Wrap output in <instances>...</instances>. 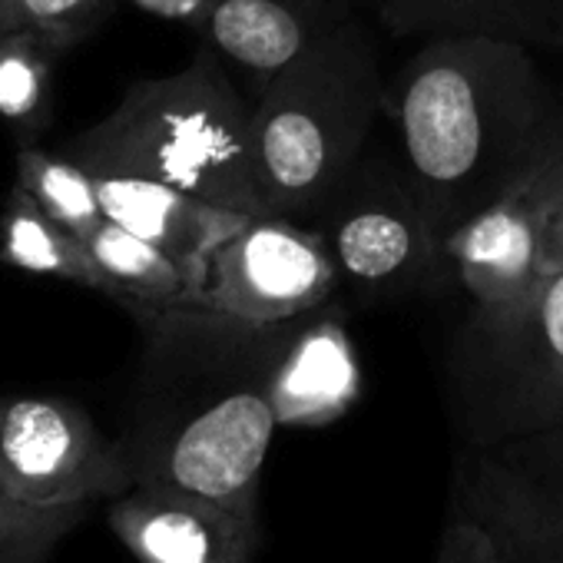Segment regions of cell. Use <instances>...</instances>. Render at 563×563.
Segmentation results:
<instances>
[{"mask_svg":"<svg viewBox=\"0 0 563 563\" xmlns=\"http://www.w3.org/2000/svg\"><path fill=\"white\" fill-rule=\"evenodd\" d=\"M143 355L120 438L133 484L183 490L258 517L278 428L272 375L292 322H245L209 306L136 312Z\"/></svg>","mask_w":563,"mask_h":563,"instance_id":"6da1fadb","label":"cell"},{"mask_svg":"<svg viewBox=\"0 0 563 563\" xmlns=\"http://www.w3.org/2000/svg\"><path fill=\"white\" fill-rule=\"evenodd\" d=\"M398 159L444 242L563 150V103L533 51L481 34H438L391 97Z\"/></svg>","mask_w":563,"mask_h":563,"instance_id":"7a4b0ae2","label":"cell"},{"mask_svg":"<svg viewBox=\"0 0 563 563\" xmlns=\"http://www.w3.org/2000/svg\"><path fill=\"white\" fill-rule=\"evenodd\" d=\"M93 176H140L216 206L265 216L255 176L252 103L222 57L199 51L183 70L133 84L64 153Z\"/></svg>","mask_w":563,"mask_h":563,"instance_id":"3957f363","label":"cell"},{"mask_svg":"<svg viewBox=\"0 0 563 563\" xmlns=\"http://www.w3.org/2000/svg\"><path fill=\"white\" fill-rule=\"evenodd\" d=\"M382 74L368 34L335 21L252 103L255 176L265 216L312 222L368 153Z\"/></svg>","mask_w":563,"mask_h":563,"instance_id":"277c9868","label":"cell"},{"mask_svg":"<svg viewBox=\"0 0 563 563\" xmlns=\"http://www.w3.org/2000/svg\"><path fill=\"white\" fill-rule=\"evenodd\" d=\"M461 448H497L563 424V272L514 306H471L444 355Z\"/></svg>","mask_w":563,"mask_h":563,"instance_id":"5b68a950","label":"cell"},{"mask_svg":"<svg viewBox=\"0 0 563 563\" xmlns=\"http://www.w3.org/2000/svg\"><path fill=\"white\" fill-rule=\"evenodd\" d=\"M329 245L339 278L365 299H401L441 272L434 235L401 159L362 156L309 222Z\"/></svg>","mask_w":563,"mask_h":563,"instance_id":"8992f818","label":"cell"},{"mask_svg":"<svg viewBox=\"0 0 563 563\" xmlns=\"http://www.w3.org/2000/svg\"><path fill=\"white\" fill-rule=\"evenodd\" d=\"M0 481L34 504H93L133 487L123 444L64 398L0 395Z\"/></svg>","mask_w":563,"mask_h":563,"instance_id":"52a82bcc","label":"cell"},{"mask_svg":"<svg viewBox=\"0 0 563 563\" xmlns=\"http://www.w3.org/2000/svg\"><path fill=\"white\" fill-rule=\"evenodd\" d=\"M335 286V262L312 225L252 216L216 249L199 306L268 325L332 302Z\"/></svg>","mask_w":563,"mask_h":563,"instance_id":"ba28073f","label":"cell"},{"mask_svg":"<svg viewBox=\"0 0 563 563\" xmlns=\"http://www.w3.org/2000/svg\"><path fill=\"white\" fill-rule=\"evenodd\" d=\"M110 530L140 563H252L262 540L258 517L150 484L113 497Z\"/></svg>","mask_w":563,"mask_h":563,"instance_id":"9c48e42d","label":"cell"},{"mask_svg":"<svg viewBox=\"0 0 563 563\" xmlns=\"http://www.w3.org/2000/svg\"><path fill=\"white\" fill-rule=\"evenodd\" d=\"M441 272L481 309L523 302L540 286L547 275L537 255V173L441 242Z\"/></svg>","mask_w":563,"mask_h":563,"instance_id":"30bf717a","label":"cell"},{"mask_svg":"<svg viewBox=\"0 0 563 563\" xmlns=\"http://www.w3.org/2000/svg\"><path fill=\"white\" fill-rule=\"evenodd\" d=\"M103 216L163 249L192 282L206 289L216 249L252 216L216 206L176 186L140 176H97Z\"/></svg>","mask_w":563,"mask_h":563,"instance_id":"8fae6325","label":"cell"},{"mask_svg":"<svg viewBox=\"0 0 563 563\" xmlns=\"http://www.w3.org/2000/svg\"><path fill=\"white\" fill-rule=\"evenodd\" d=\"M358 388V355L342 322V309L325 302L299 316L272 375L278 428L329 424L355 405Z\"/></svg>","mask_w":563,"mask_h":563,"instance_id":"7c38bea8","label":"cell"},{"mask_svg":"<svg viewBox=\"0 0 563 563\" xmlns=\"http://www.w3.org/2000/svg\"><path fill=\"white\" fill-rule=\"evenodd\" d=\"M451 497L487 527L500 563H563V520L490 448H461Z\"/></svg>","mask_w":563,"mask_h":563,"instance_id":"4fadbf2b","label":"cell"},{"mask_svg":"<svg viewBox=\"0 0 563 563\" xmlns=\"http://www.w3.org/2000/svg\"><path fill=\"white\" fill-rule=\"evenodd\" d=\"M332 24L325 0H216L199 31L262 90Z\"/></svg>","mask_w":563,"mask_h":563,"instance_id":"5bb4252c","label":"cell"},{"mask_svg":"<svg viewBox=\"0 0 563 563\" xmlns=\"http://www.w3.org/2000/svg\"><path fill=\"white\" fill-rule=\"evenodd\" d=\"M405 37L481 34L527 51H563V0H375Z\"/></svg>","mask_w":563,"mask_h":563,"instance_id":"9a60e30c","label":"cell"},{"mask_svg":"<svg viewBox=\"0 0 563 563\" xmlns=\"http://www.w3.org/2000/svg\"><path fill=\"white\" fill-rule=\"evenodd\" d=\"M87 249L107 275L113 299H123L133 312L199 306L202 292L196 282L153 242L103 219L87 239Z\"/></svg>","mask_w":563,"mask_h":563,"instance_id":"2e32d148","label":"cell"},{"mask_svg":"<svg viewBox=\"0 0 563 563\" xmlns=\"http://www.w3.org/2000/svg\"><path fill=\"white\" fill-rule=\"evenodd\" d=\"M0 262H8L21 272L54 275L97 289L103 296H113L110 282L93 262L87 242L70 229H64L57 219H51L21 183L8 196L4 212H0Z\"/></svg>","mask_w":563,"mask_h":563,"instance_id":"e0dca14e","label":"cell"},{"mask_svg":"<svg viewBox=\"0 0 563 563\" xmlns=\"http://www.w3.org/2000/svg\"><path fill=\"white\" fill-rule=\"evenodd\" d=\"M18 183L51 219H57L80 239H87L107 219L97 192V176L70 156H57L41 146H24L18 153Z\"/></svg>","mask_w":563,"mask_h":563,"instance_id":"ac0fdd59","label":"cell"},{"mask_svg":"<svg viewBox=\"0 0 563 563\" xmlns=\"http://www.w3.org/2000/svg\"><path fill=\"white\" fill-rule=\"evenodd\" d=\"M57 54L31 31H0V117L24 130L47 123Z\"/></svg>","mask_w":563,"mask_h":563,"instance_id":"d6986e66","label":"cell"},{"mask_svg":"<svg viewBox=\"0 0 563 563\" xmlns=\"http://www.w3.org/2000/svg\"><path fill=\"white\" fill-rule=\"evenodd\" d=\"M90 504H34L0 481V563H44Z\"/></svg>","mask_w":563,"mask_h":563,"instance_id":"ffe728a7","label":"cell"},{"mask_svg":"<svg viewBox=\"0 0 563 563\" xmlns=\"http://www.w3.org/2000/svg\"><path fill=\"white\" fill-rule=\"evenodd\" d=\"M113 8V0H4L11 31H31L57 51L84 41Z\"/></svg>","mask_w":563,"mask_h":563,"instance_id":"44dd1931","label":"cell"},{"mask_svg":"<svg viewBox=\"0 0 563 563\" xmlns=\"http://www.w3.org/2000/svg\"><path fill=\"white\" fill-rule=\"evenodd\" d=\"M490 451L563 520V424Z\"/></svg>","mask_w":563,"mask_h":563,"instance_id":"7402d4cb","label":"cell"},{"mask_svg":"<svg viewBox=\"0 0 563 563\" xmlns=\"http://www.w3.org/2000/svg\"><path fill=\"white\" fill-rule=\"evenodd\" d=\"M537 255L543 275L563 272V150L537 169Z\"/></svg>","mask_w":563,"mask_h":563,"instance_id":"603a6c76","label":"cell"},{"mask_svg":"<svg viewBox=\"0 0 563 563\" xmlns=\"http://www.w3.org/2000/svg\"><path fill=\"white\" fill-rule=\"evenodd\" d=\"M434 563H500L487 527L454 497H451V507H448V517L441 527Z\"/></svg>","mask_w":563,"mask_h":563,"instance_id":"cb8c5ba5","label":"cell"},{"mask_svg":"<svg viewBox=\"0 0 563 563\" xmlns=\"http://www.w3.org/2000/svg\"><path fill=\"white\" fill-rule=\"evenodd\" d=\"M130 4L159 21H176V24H189L199 31L216 0H130Z\"/></svg>","mask_w":563,"mask_h":563,"instance_id":"d4e9b609","label":"cell"},{"mask_svg":"<svg viewBox=\"0 0 563 563\" xmlns=\"http://www.w3.org/2000/svg\"><path fill=\"white\" fill-rule=\"evenodd\" d=\"M0 31H11L8 27V14H4V0H0Z\"/></svg>","mask_w":563,"mask_h":563,"instance_id":"484cf974","label":"cell"}]
</instances>
